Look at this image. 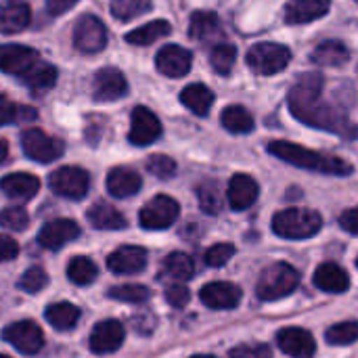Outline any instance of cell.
Here are the masks:
<instances>
[{"instance_id":"obj_7","label":"cell","mask_w":358,"mask_h":358,"mask_svg":"<svg viewBox=\"0 0 358 358\" xmlns=\"http://www.w3.org/2000/svg\"><path fill=\"white\" fill-rule=\"evenodd\" d=\"M48 185L59 197L78 201L86 197L90 178H88V172L78 166H63L48 176Z\"/></svg>"},{"instance_id":"obj_51","label":"cell","mask_w":358,"mask_h":358,"mask_svg":"<svg viewBox=\"0 0 358 358\" xmlns=\"http://www.w3.org/2000/svg\"><path fill=\"white\" fill-rule=\"evenodd\" d=\"M6 149H8L6 141H0V162H4V157H6Z\"/></svg>"},{"instance_id":"obj_36","label":"cell","mask_w":358,"mask_h":358,"mask_svg":"<svg viewBox=\"0 0 358 358\" xmlns=\"http://www.w3.org/2000/svg\"><path fill=\"white\" fill-rule=\"evenodd\" d=\"M38 113L31 107H23V105H15L8 101L6 94L0 92V126L4 124H19V122H29L34 120Z\"/></svg>"},{"instance_id":"obj_53","label":"cell","mask_w":358,"mask_h":358,"mask_svg":"<svg viewBox=\"0 0 358 358\" xmlns=\"http://www.w3.org/2000/svg\"><path fill=\"white\" fill-rule=\"evenodd\" d=\"M0 358H10V357H6V355H0Z\"/></svg>"},{"instance_id":"obj_27","label":"cell","mask_w":358,"mask_h":358,"mask_svg":"<svg viewBox=\"0 0 358 358\" xmlns=\"http://www.w3.org/2000/svg\"><path fill=\"white\" fill-rule=\"evenodd\" d=\"M88 222L101 231H122L126 229V218L107 201H96L88 210Z\"/></svg>"},{"instance_id":"obj_35","label":"cell","mask_w":358,"mask_h":358,"mask_svg":"<svg viewBox=\"0 0 358 358\" xmlns=\"http://www.w3.org/2000/svg\"><path fill=\"white\" fill-rule=\"evenodd\" d=\"M96 275H99L96 264L84 256H76L67 266V277L73 285H90V283H94Z\"/></svg>"},{"instance_id":"obj_39","label":"cell","mask_w":358,"mask_h":358,"mask_svg":"<svg viewBox=\"0 0 358 358\" xmlns=\"http://www.w3.org/2000/svg\"><path fill=\"white\" fill-rule=\"evenodd\" d=\"M197 199H199V206L206 214L214 216L222 210V193L214 180H208V182L197 187Z\"/></svg>"},{"instance_id":"obj_50","label":"cell","mask_w":358,"mask_h":358,"mask_svg":"<svg viewBox=\"0 0 358 358\" xmlns=\"http://www.w3.org/2000/svg\"><path fill=\"white\" fill-rule=\"evenodd\" d=\"M78 0H46V10L52 15V17H59L63 13H67L71 6H76Z\"/></svg>"},{"instance_id":"obj_47","label":"cell","mask_w":358,"mask_h":358,"mask_svg":"<svg viewBox=\"0 0 358 358\" xmlns=\"http://www.w3.org/2000/svg\"><path fill=\"white\" fill-rule=\"evenodd\" d=\"M166 300L174 308H185L189 304V300H191V294H189V289L182 283H174V285H170L166 289Z\"/></svg>"},{"instance_id":"obj_37","label":"cell","mask_w":358,"mask_h":358,"mask_svg":"<svg viewBox=\"0 0 358 358\" xmlns=\"http://www.w3.org/2000/svg\"><path fill=\"white\" fill-rule=\"evenodd\" d=\"M111 15L120 21H130L141 17L151 8V0H109Z\"/></svg>"},{"instance_id":"obj_8","label":"cell","mask_w":358,"mask_h":358,"mask_svg":"<svg viewBox=\"0 0 358 358\" xmlns=\"http://www.w3.org/2000/svg\"><path fill=\"white\" fill-rule=\"evenodd\" d=\"M178 214H180V206L176 199L168 195H157L149 203L143 206L138 220H141V227L147 231H164L176 222Z\"/></svg>"},{"instance_id":"obj_31","label":"cell","mask_w":358,"mask_h":358,"mask_svg":"<svg viewBox=\"0 0 358 358\" xmlns=\"http://www.w3.org/2000/svg\"><path fill=\"white\" fill-rule=\"evenodd\" d=\"M46 321L57 329V331H69L78 325L80 321V310L78 306L69 302H57L46 308Z\"/></svg>"},{"instance_id":"obj_55","label":"cell","mask_w":358,"mask_h":358,"mask_svg":"<svg viewBox=\"0 0 358 358\" xmlns=\"http://www.w3.org/2000/svg\"><path fill=\"white\" fill-rule=\"evenodd\" d=\"M357 266H358V260H357Z\"/></svg>"},{"instance_id":"obj_1","label":"cell","mask_w":358,"mask_h":358,"mask_svg":"<svg viewBox=\"0 0 358 358\" xmlns=\"http://www.w3.org/2000/svg\"><path fill=\"white\" fill-rule=\"evenodd\" d=\"M323 76L319 71H308L300 76V80L294 84V88L287 94V105L289 111L304 124L319 128V130H329L338 136L355 138L358 128L350 124L346 113H342L338 107L323 103Z\"/></svg>"},{"instance_id":"obj_5","label":"cell","mask_w":358,"mask_h":358,"mask_svg":"<svg viewBox=\"0 0 358 358\" xmlns=\"http://www.w3.org/2000/svg\"><path fill=\"white\" fill-rule=\"evenodd\" d=\"M292 61V52L283 44L275 42H260L254 44L248 52V65L252 67L254 73L260 76H275L283 71Z\"/></svg>"},{"instance_id":"obj_33","label":"cell","mask_w":358,"mask_h":358,"mask_svg":"<svg viewBox=\"0 0 358 358\" xmlns=\"http://www.w3.org/2000/svg\"><path fill=\"white\" fill-rule=\"evenodd\" d=\"M220 122H222V126H224L229 132H233V134H248V132L254 130V117H252V113H250L245 107H241V105H231V107H227V109L222 111V115H220Z\"/></svg>"},{"instance_id":"obj_38","label":"cell","mask_w":358,"mask_h":358,"mask_svg":"<svg viewBox=\"0 0 358 358\" xmlns=\"http://www.w3.org/2000/svg\"><path fill=\"white\" fill-rule=\"evenodd\" d=\"M237 61V48L233 44H216L210 52V63L216 73L229 76Z\"/></svg>"},{"instance_id":"obj_54","label":"cell","mask_w":358,"mask_h":358,"mask_svg":"<svg viewBox=\"0 0 358 358\" xmlns=\"http://www.w3.org/2000/svg\"><path fill=\"white\" fill-rule=\"evenodd\" d=\"M355 2H357V4H358V0H355Z\"/></svg>"},{"instance_id":"obj_45","label":"cell","mask_w":358,"mask_h":358,"mask_svg":"<svg viewBox=\"0 0 358 358\" xmlns=\"http://www.w3.org/2000/svg\"><path fill=\"white\" fill-rule=\"evenodd\" d=\"M233 256H235V245H231V243H216V245H212L206 252V264L212 266V268H220Z\"/></svg>"},{"instance_id":"obj_12","label":"cell","mask_w":358,"mask_h":358,"mask_svg":"<svg viewBox=\"0 0 358 358\" xmlns=\"http://www.w3.org/2000/svg\"><path fill=\"white\" fill-rule=\"evenodd\" d=\"M162 136V124L157 120V115L147 109V107H134L132 111V120H130V143L136 147H147L151 143H155Z\"/></svg>"},{"instance_id":"obj_6","label":"cell","mask_w":358,"mask_h":358,"mask_svg":"<svg viewBox=\"0 0 358 358\" xmlns=\"http://www.w3.org/2000/svg\"><path fill=\"white\" fill-rule=\"evenodd\" d=\"M21 147L29 159L40 164H50L59 159L65 151V143L61 138L50 136L38 128H29L21 134Z\"/></svg>"},{"instance_id":"obj_29","label":"cell","mask_w":358,"mask_h":358,"mask_svg":"<svg viewBox=\"0 0 358 358\" xmlns=\"http://www.w3.org/2000/svg\"><path fill=\"white\" fill-rule=\"evenodd\" d=\"M180 101L187 109H191L195 115L206 117L214 105V92L203 86V84H189L182 92H180Z\"/></svg>"},{"instance_id":"obj_43","label":"cell","mask_w":358,"mask_h":358,"mask_svg":"<svg viewBox=\"0 0 358 358\" xmlns=\"http://www.w3.org/2000/svg\"><path fill=\"white\" fill-rule=\"evenodd\" d=\"M46 283H48L46 271L42 266H31L19 279V289L27 292V294H38L46 287Z\"/></svg>"},{"instance_id":"obj_4","label":"cell","mask_w":358,"mask_h":358,"mask_svg":"<svg viewBox=\"0 0 358 358\" xmlns=\"http://www.w3.org/2000/svg\"><path fill=\"white\" fill-rule=\"evenodd\" d=\"M298 283H300L298 271L287 262H277L262 271L258 285H256V294L260 300L273 302V300L289 296L298 287Z\"/></svg>"},{"instance_id":"obj_41","label":"cell","mask_w":358,"mask_h":358,"mask_svg":"<svg viewBox=\"0 0 358 358\" xmlns=\"http://www.w3.org/2000/svg\"><path fill=\"white\" fill-rule=\"evenodd\" d=\"M325 340L331 346H348L358 340V323L357 321H346V323H336L334 327L327 329Z\"/></svg>"},{"instance_id":"obj_19","label":"cell","mask_w":358,"mask_h":358,"mask_svg":"<svg viewBox=\"0 0 358 358\" xmlns=\"http://www.w3.org/2000/svg\"><path fill=\"white\" fill-rule=\"evenodd\" d=\"M147 266V252L138 245H122L107 258V268L115 275H134Z\"/></svg>"},{"instance_id":"obj_17","label":"cell","mask_w":358,"mask_h":358,"mask_svg":"<svg viewBox=\"0 0 358 358\" xmlns=\"http://www.w3.org/2000/svg\"><path fill=\"white\" fill-rule=\"evenodd\" d=\"M193 63V55L178 46V44H168L164 48H159L157 57H155V65L159 69V73L168 76V78H182L189 73Z\"/></svg>"},{"instance_id":"obj_20","label":"cell","mask_w":358,"mask_h":358,"mask_svg":"<svg viewBox=\"0 0 358 358\" xmlns=\"http://www.w3.org/2000/svg\"><path fill=\"white\" fill-rule=\"evenodd\" d=\"M31 10L25 0H2L0 2V34H19L29 25Z\"/></svg>"},{"instance_id":"obj_18","label":"cell","mask_w":358,"mask_h":358,"mask_svg":"<svg viewBox=\"0 0 358 358\" xmlns=\"http://www.w3.org/2000/svg\"><path fill=\"white\" fill-rule=\"evenodd\" d=\"M199 298L212 310H231V308L239 306L241 289L237 285H233V283L216 281V283L203 285L201 292H199Z\"/></svg>"},{"instance_id":"obj_24","label":"cell","mask_w":358,"mask_h":358,"mask_svg":"<svg viewBox=\"0 0 358 358\" xmlns=\"http://www.w3.org/2000/svg\"><path fill=\"white\" fill-rule=\"evenodd\" d=\"M189 36L197 42H212L222 36V25L216 13L212 10H195L189 23Z\"/></svg>"},{"instance_id":"obj_22","label":"cell","mask_w":358,"mask_h":358,"mask_svg":"<svg viewBox=\"0 0 358 358\" xmlns=\"http://www.w3.org/2000/svg\"><path fill=\"white\" fill-rule=\"evenodd\" d=\"M331 0H289L285 6V21L289 25H302L327 15Z\"/></svg>"},{"instance_id":"obj_48","label":"cell","mask_w":358,"mask_h":358,"mask_svg":"<svg viewBox=\"0 0 358 358\" xmlns=\"http://www.w3.org/2000/svg\"><path fill=\"white\" fill-rule=\"evenodd\" d=\"M19 254V245L15 239H10L8 235H0V262H8L13 258H17Z\"/></svg>"},{"instance_id":"obj_13","label":"cell","mask_w":358,"mask_h":358,"mask_svg":"<svg viewBox=\"0 0 358 358\" xmlns=\"http://www.w3.org/2000/svg\"><path fill=\"white\" fill-rule=\"evenodd\" d=\"M40 61L38 50L23 44H4L0 46V71L10 76H23Z\"/></svg>"},{"instance_id":"obj_32","label":"cell","mask_w":358,"mask_h":358,"mask_svg":"<svg viewBox=\"0 0 358 358\" xmlns=\"http://www.w3.org/2000/svg\"><path fill=\"white\" fill-rule=\"evenodd\" d=\"M172 31V25L164 19H155L147 25H141L136 29H132L130 34H126V42L130 44H136V46H149L153 44L155 40L168 36Z\"/></svg>"},{"instance_id":"obj_49","label":"cell","mask_w":358,"mask_h":358,"mask_svg":"<svg viewBox=\"0 0 358 358\" xmlns=\"http://www.w3.org/2000/svg\"><path fill=\"white\" fill-rule=\"evenodd\" d=\"M340 227L352 235H358V206L352 210H346L342 216H340Z\"/></svg>"},{"instance_id":"obj_52","label":"cell","mask_w":358,"mask_h":358,"mask_svg":"<svg viewBox=\"0 0 358 358\" xmlns=\"http://www.w3.org/2000/svg\"><path fill=\"white\" fill-rule=\"evenodd\" d=\"M191 358H216V357H210V355H195V357Z\"/></svg>"},{"instance_id":"obj_15","label":"cell","mask_w":358,"mask_h":358,"mask_svg":"<svg viewBox=\"0 0 358 358\" xmlns=\"http://www.w3.org/2000/svg\"><path fill=\"white\" fill-rule=\"evenodd\" d=\"M277 346L281 352L294 358H313L317 352V344L310 331L302 327H285L277 334Z\"/></svg>"},{"instance_id":"obj_26","label":"cell","mask_w":358,"mask_h":358,"mask_svg":"<svg viewBox=\"0 0 358 358\" xmlns=\"http://www.w3.org/2000/svg\"><path fill=\"white\" fill-rule=\"evenodd\" d=\"M315 285L329 294H344L350 287V279H348V273L340 264L325 262L315 273Z\"/></svg>"},{"instance_id":"obj_30","label":"cell","mask_w":358,"mask_h":358,"mask_svg":"<svg viewBox=\"0 0 358 358\" xmlns=\"http://www.w3.org/2000/svg\"><path fill=\"white\" fill-rule=\"evenodd\" d=\"M193 273H195V264H193L191 256H187L182 252H174L164 260L159 275L166 279H172L174 283H182V281L193 279Z\"/></svg>"},{"instance_id":"obj_11","label":"cell","mask_w":358,"mask_h":358,"mask_svg":"<svg viewBox=\"0 0 358 358\" xmlns=\"http://www.w3.org/2000/svg\"><path fill=\"white\" fill-rule=\"evenodd\" d=\"M126 92H128V82L117 67H103L94 73V78H92L94 101L111 103V101L126 96Z\"/></svg>"},{"instance_id":"obj_10","label":"cell","mask_w":358,"mask_h":358,"mask_svg":"<svg viewBox=\"0 0 358 358\" xmlns=\"http://www.w3.org/2000/svg\"><path fill=\"white\" fill-rule=\"evenodd\" d=\"M2 340L8 342L21 355H36L44 346V334L34 321H19L2 331Z\"/></svg>"},{"instance_id":"obj_14","label":"cell","mask_w":358,"mask_h":358,"mask_svg":"<svg viewBox=\"0 0 358 358\" xmlns=\"http://www.w3.org/2000/svg\"><path fill=\"white\" fill-rule=\"evenodd\" d=\"M124 325L115 319H107L94 325L90 334V350L94 355H111L124 344Z\"/></svg>"},{"instance_id":"obj_2","label":"cell","mask_w":358,"mask_h":358,"mask_svg":"<svg viewBox=\"0 0 358 358\" xmlns=\"http://www.w3.org/2000/svg\"><path fill=\"white\" fill-rule=\"evenodd\" d=\"M271 155L298 166L302 170H310V172H319V174H331V176H348L352 174V166L340 157L334 155H323L319 151L306 149L302 145L296 143H287V141H273L268 145Z\"/></svg>"},{"instance_id":"obj_46","label":"cell","mask_w":358,"mask_h":358,"mask_svg":"<svg viewBox=\"0 0 358 358\" xmlns=\"http://www.w3.org/2000/svg\"><path fill=\"white\" fill-rule=\"evenodd\" d=\"M229 358H273V350L266 344H241L229 352Z\"/></svg>"},{"instance_id":"obj_34","label":"cell","mask_w":358,"mask_h":358,"mask_svg":"<svg viewBox=\"0 0 358 358\" xmlns=\"http://www.w3.org/2000/svg\"><path fill=\"white\" fill-rule=\"evenodd\" d=\"M21 82L31 90H46L57 82V69L50 63H44L42 59L21 76Z\"/></svg>"},{"instance_id":"obj_25","label":"cell","mask_w":358,"mask_h":358,"mask_svg":"<svg viewBox=\"0 0 358 358\" xmlns=\"http://www.w3.org/2000/svg\"><path fill=\"white\" fill-rule=\"evenodd\" d=\"M141 185H143L141 176L130 168H113L107 174V191L117 199L136 195L141 191Z\"/></svg>"},{"instance_id":"obj_44","label":"cell","mask_w":358,"mask_h":358,"mask_svg":"<svg viewBox=\"0 0 358 358\" xmlns=\"http://www.w3.org/2000/svg\"><path fill=\"white\" fill-rule=\"evenodd\" d=\"M147 170L153 176L166 180V178H172L176 174V162L168 155H151L147 159Z\"/></svg>"},{"instance_id":"obj_16","label":"cell","mask_w":358,"mask_h":358,"mask_svg":"<svg viewBox=\"0 0 358 358\" xmlns=\"http://www.w3.org/2000/svg\"><path fill=\"white\" fill-rule=\"evenodd\" d=\"M80 237V227L78 222L69 220V218H57V220H50L42 227V231L38 233V243L44 248V250H61L65 243L73 241Z\"/></svg>"},{"instance_id":"obj_42","label":"cell","mask_w":358,"mask_h":358,"mask_svg":"<svg viewBox=\"0 0 358 358\" xmlns=\"http://www.w3.org/2000/svg\"><path fill=\"white\" fill-rule=\"evenodd\" d=\"M27 224H29V216H27V212H25L23 208H19V206L4 208V210L0 212V227H4V229H8V231L21 233V231L27 229Z\"/></svg>"},{"instance_id":"obj_40","label":"cell","mask_w":358,"mask_h":358,"mask_svg":"<svg viewBox=\"0 0 358 358\" xmlns=\"http://www.w3.org/2000/svg\"><path fill=\"white\" fill-rule=\"evenodd\" d=\"M149 289L145 285L138 283H126V285H117L109 289V298L111 300H120L126 304H143L149 300Z\"/></svg>"},{"instance_id":"obj_23","label":"cell","mask_w":358,"mask_h":358,"mask_svg":"<svg viewBox=\"0 0 358 358\" xmlns=\"http://www.w3.org/2000/svg\"><path fill=\"white\" fill-rule=\"evenodd\" d=\"M40 189V180L27 172H15V174H6L0 180V191L15 201H27L31 199Z\"/></svg>"},{"instance_id":"obj_9","label":"cell","mask_w":358,"mask_h":358,"mask_svg":"<svg viewBox=\"0 0 358 358\" xmlns=\"http://www.w3.org/2000/svg\"><path fill=\"white\" fill-rule=\"evenodd\" d=\"M107 44V29L103 25V21L94 15H84L76 21L73 27V46L80 52L86 55H94L99 50H103Z\"/></svg>"},{"instance_id":"obj_21","label":"cell","mask_w":358,"mask_h":358,"mask_svg":"<svg viewBox=\"0 0 358 358\" xmlns=\"http://www.w3.org/2000/svg\"><path fill=\"white\" fill-rule=\"evenodd\" d=\"M258 182L250 176V174H235L229 182V191H227V197H229V203L233 210L237 212H243L248 208H252L258 199Z\"/></svg>"},{"instance_id":"obj_28","label":"cell","mask_w":358,"mask_h":358,"mask_svg":"<svg viewBox=\"0 0 358 358\" xmlns=\"http://www.w3.org/2000/svg\"><path fill=\"white\" fill-rule=\"evenodd\" d=\"M348 59H350V50L346 48V44L338 40H327L319 44L317 50L310 55V61L321 67H342L344 63H348Z\"/></svg>"},{"instance_id":"obj_3","label":"cell","mask_w":358,"mask_h":358,"mask_svg":"<svg viewBox=\"0 0 358 358\" xmlns=\"http://www.w3.org/2000/svg\"><path fill=\"white\" fill-rule=\"evenodd\" d=\"M321 227V214L308 208H287L277 212L273 218V231L283 239H308L315 237Z\"/></svg>"}]
</instances>
